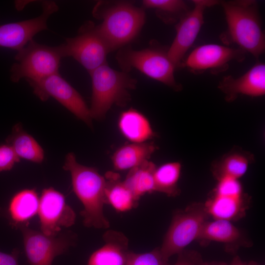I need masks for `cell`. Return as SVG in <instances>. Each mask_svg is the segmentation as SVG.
<instances>
[{
    "label": "cell",
    "mask_w": 265,
    "mask_h": 265,
    "mask_svg": "<svg viewBox=\"0 0 265 265\" xmlns=\"http://www.w3.org/2000/svg\"><path fill=\"white\" fill-rule=\"evenodd\" d=\"M63 168L70 173L73 189L83 205L80 212L86 227L107 229L110 226L104 212L106 204V180L97 169L80 164L73 153H68Z\"/></svg>",
    "instance_id": "cell-1"
},
{
    "label": "cell",
    "mask_w": 265,
    "mask_h": 265,
    "mask_svg": "<svg viewBox=\"0 0 265 265\" xmlns=\"http://www.w3.org/2000/svg\"><path fill=\"white\" fill-rule=\"evenodd\" d=\"M225 14L226 31L221 39L226 44L239 49L258 58L265 50V34L262 27L258 5L255 0L219 1Z\"/></svg>",
    "instance_id": "cell-2"
},
{
    "label": "cell",
    "mask_w": 265,
    "mask_h": 265,
    "mask_svg": "<svg viewBox=\"0 0 265 265\" xmlns=\"http://www.w3.org/2000/svg\"><path fill=\"white\" fill-rule=\"evenodd\" d=\"M92 13L96 18L102 20L97 28L111 51L133 40L145 20L143 8L128 1H101L95 6Z\"/></svg>",
    "instance_id": "cell-3"
},
{
    "label": "cell",
    "mask_w": 265,
    "mask_h": 265,
    "mask_svg": "<svg viewBox=\"0 0 265 265\" xmlns=\"http://www.w3.org/2000/svg\"><path fill=\"white\" fill-rule=\"evenodd\" d=\"M92 80V98L89 111L92 119L101 120L113 105H126L129 91L136 80L124 71H116L106 63L89 73Z\"/></svg>",
    "instance_id": "cell-4"
},
{
    "label": "cell",
    "mask_w": 265,
    "mask_h": 265,
    "mask_svg": "<svg viewBox=\"0 0 265 265\" xmlns=\"http://www.w3.org/2000/svg\"><path fill=\"white\" fill-rule=\"evenodd\" d=\"M62 56L58 46L51 47L33 39L17 52L15 62L10 70V79L14 82L41 80L59 73Z\"/></svg>",
    "instance_id": "cell-5"
},
{
    "label": "cell",
    "mask_w": 265,
    "mask_h": 265,
    "mask_svg": "<svg viewBox=\"0 0 265 265\" xmlns=\"http://www.w3.org/2000/svg\"><path fill=\"white\" fill-rule=\"evenodd\" d=\"M116 58L125 72L135 68L176 91L182 89L181 85L175 79L174 71L177 67L169 57L167 50L156 47L141 50L128 47L120 50Z\"/></svg>",
    "instance_id": "cell-6"
},
{
    "label": "cell",
    "mask_w": 265,
    "mask_h": 265,
    "mask_svg": "<svg viewBox=\"0 0 265 265\" xmlns=\"http://www.w3.org/2000/svg\"><path fill=\"white\" fill-rule=\"evenodd\" d=\"M209 216L204 204L201 203L191 204L184 210L176 212L159 247L163 257L168 261L198 239Z\"/></svg>",
    "instance_id": "cell-7"
},
{
    "label": "cell",
    "mask_w": 265,
    "mask_h": 265,
    "mask_svg": "<svg viewBox=\"0 0 265 265\" xmlns=\"http://www.w3.org/2000/svg\"><path fill=\"white\" fill-rule=\"evenodd\" d=\"M58 47L62 58L73 57L89 73L106 63L111 51L97 26L90 21L80 27L76 36L65 38Z\"/></svg>",
    "instance_id": "cell-8"
},
{
    "label": "cell",
    "mask_w": 265,
    "mask_h": 265,
    "mask_svg": "<svg viewBox=\"0 0 265 265\" xmlns=\"http://www.w3.org/2000/svg\"><path fill=\"white\" fill-rule=\"evenodd\" d=\"M18 228L23 234L27 265H52L56 256L63 254L75 243L76 236L71 232L47 236L27 225Z\"/></svg>",
    "instance_id": "cell-9"
},
{
    "label": "cell",
    "mask_w": 265,
    "mask_h": 265,
    "mask_svg": "<svg viewBox=\"0 0 265 265\" xmlns=\"http://www.w3.org/2000/svg\"><path fill=\"white\" fill-rule=\"evenodd\" d=\"M42 101L53 98L89 127L92 125L89 108L80 94L59 73L38 80L27 81Z\"/></svg>",
    "instance_id": "cell-10"
},
{
    "label": "cell",
    "mask_w": 265,
    "mask_h": 265,
    "mask_svg": "<svg viewBox=\"0 0 265 265\" xmlns=\"http://www.w3.org/2000/svg\"><path fill=\"white\" fill-rule=\"evenodd\" d=\"M193 8L178 22L176 34L167 50L169 57L176 67L182 64V61L187 51L196 40L204 23L205 9L219 3L214 0H193Z\"/></svg>",
    "instance_id": "cell-11"
},
{
    "label": "cell",
    "mask_w": 265,
    "mask_h": 265,
    "mask_svg": "<svg viewBox=\"0 0 265 265\" xmlns=\"http://www.w3.org/2000/svg\"><path fill=\"white\" fill-rule=\"evenodd\" d=\"M37 213L41 232L47 236H55L63 228L72 226L76 217L63 194L53 187L42 190Z\"/></svg>",
    "instance_id": "cell-12"
},
{
    "label": "cell",
    "mask_w": 265,
    "mask_h": 265,
    "mask_svg": "<svg viewBox=\"0 0 265 265\" xmlns=\"http://www.w3.org/2000/svg\"><path fill=\"white\" fill-rule=\"evenodd\" d=\"M41 14L30 19L0 25V47L16 51L24 48L38 32L48 29L47 21L58 10L54 1H43Z\"/></svg>",
    "instance_id": "cell-13"
},
{
    "label": "cell",
    "mask_w": 265,
    "mask_h": 265,
    "mask_svg": "<svg viewBox=\"0 0 265 265\" xmlns=\"http://www.w3.org/2000/svg\"><path fill=\"white\" fill-rule=\"evenodd\" d=\"M245 53L239 48L213 44L203 45L193 50L182 64L195 74L208 70L217 73L227 69L231 61H243Z\"/></svg>",
    "instance_id": "cell-14"
},
{
    "label": "cell",
    "mask_w": 265,
    "mask_h": 265,
    "mask_svg": "<svg viewBox=\"0 0 265 265\" xmlns=\"http://www.w3.org/2000/svg\"><path fill=\"white\" fill-rule=\"evenodd\" d=\"M218 87L227 102H232L241 95L253 97L263 96L265 94V65L258 62L238 78L225 76Z\"/></svg>",
    "instance_id": "cell-15"
},
{
    "label": "cell",
    "mask_w": 265,
    "mask_h": 265,
    "mask_svg": "<svg viewBox=\"0 0 265 265\" xmlns=\"http://www.w3.org/2000/svg\"><path fill=\"white\" fill-rule=\"evenodd\" d=\"M103 238L104 245L92 253L86 265H126L130 252L127 237L121 232L109 230Z\"/></svg>",
    "instance_id": "cell-16"
},
{
    "label": "cell",
    "mask_w": 265,
    "mask_h": 265,
    "mask_svg": "<svg viewBox=\"0 0 265 265\" xmlns=\"http://www.w3.org/2000/svg\"><path fill=\"white\" fill-rule=\"evenodd\" d=\"M117 123L121 134L131 142H146L155 136L148 118L135 109L130 108L122 112Z\"/></svg>",
    "instance_id": "cell-17"
},
{
    "label": "cell",
    "mask_w": 265,
    "mask_h": 265,
    "mask_svg": "<svg viewBox=\"0 0 265 265\" xmlns=\"http://www.w3.org/2000/svg\"><path fill=\"white\" fill-rule=\"evenodd\" d=\"M156 148L153 142L148 141L123 145L111 156L113 167L116 171L130 170L149 160Z\"/></svg>",
    "instance_id": "cell-18"
},
{
    "label": "cell",
    "mask_w": 265,
    "mask_h": 265,
    "mask_svg": "<svg viewBox=\"0 0 265 265\" xmlns=\"http://www.w3.org/2000/svg\"><path fill=\"white\" fill-rule=\"evenodd\" d=\"M39 198L34 189H25L16 193L10 199L7 213L12 224L18 227L27 225L28 221L38 212Z\"/></svg>",
    "instance_id": "cell-19"
},
{
    "label": "cell",
    "mask_w": 265,
    "mask_h": 265,
    "mask_svg": "<svg viewBox=\"0 0 265 265\" xmlns=\"http://www.w3.org/2000/svg\"><path fill=\"white\" fill-rule=\"evenodd\" d=\"M105 196L106 204L117 212H128L138 205V200L120 179L117 173L109 171L106 174Z\"/></svg>",
    "instance_id": "cell-20"
},
{
    "label": "cell",
    "mask_w": 265,
    "mask_h": 265,
    "mask_svg": "<svg viewBox=\"0 0 265 265\" xmlns=\"http://www.w3.org/2000/svg\"><path fill=\"white\" fill-rule=\"evenodd\" d=\"M244 200L243 195H225L213 192L204 204L209 215L214 219L231 221L243 215L246 208Z\"/></svg>",
    "instance_id": "cell-21"
},
{
    "label": "cell",
    "mask_w": 265,
    "mask_h": 265,
    "mask_svg": "<svg viewBox=\"0 0 265 265\" xmlns=\"http://www.w3.org/2000/svg\"><path fill=\"white\" fill-rule=\"evenodd\" d=\"M6 142L20 159L36 163H41L44 159L42 147L33 137L23 130L21 124L14 127Z\"/></svg>",
    "instance_id": "cell-22"
},
{
    "label": "cell",
    "mask_w": 265,
    "mask_h": 265,
    "mask_svg": "<svg viewBox=\"0 0 265 265\" xmlns=\"http://www.w3.org/2000/svg\"><path fill=\"white\" fill-rule=\"evenodd\" d=\"M252 159L251 154L234 150L213 163L212 171L217 180L224 177L238 180L246 173Z\"/></svg>",
    "instance_id": "cell-23"
},
{
    "label": "cell",
    "mask_w": 265,
    "mask_h": 265,
    "mask_svg": "<svg viewBox=\"0 0 265 265\" xmlns=\"http://www.w3.org/2000/svg\"><path fill=\"white\" fill-rule=\"evenodd\" d=\"M156 167L153 162L148 160L130 169L123 180L138 200L145 194L155 191L154 172Z\"/></svg>",
    "instance_id": "cell-24"
},
{
    "label": "cell",
    "mask_w": 265,
    "mask_h": 265,
    "mask_svg": "<svg viewBox=\"0 0 265 265\" xmlns=\"http://www.w3.org/2000/svg\"><path fill=\"white\" fill-rule=\"evenodd\" d=\"M241 237L240 231L231 221L214 219L205 223L198 239L228 244L238 241Z\"/></svg>",
    "instance_id": "cell-25"
},
{
    "label": "cell",
    "mask_w": 265,
    "mask_h": 265,
    "mask_svg": "<svg viewBox=\"0 0 265 265\" xmlns=\"http://www.w3.org/2000/svg\"><path fill=\"white\" fill-rule=\"evenodd\" d=\"M181 169V164L178 161L168 162L156 166L154 172L155 191L168 196H176L179 192L178 183Z\"/></svg>",
    "instance_id": "cell-26"
},
{
    "label": "cell",
    "mask_w": 265,
    "mask_h": 265,
    "mask_svg": "<svg viewBox=\"0 0 265 265\" xmlns=\"http://www.w3.org/2000/svg\"><path fill=\"white\" fill-rule=\"evenodd\" d=\"M142 5L144 8L155 9L157 16L167 24L179 22L190 10L181 0H144Z\"/></svg>",
    "instance_id": "cell-27"
},
{
    "label": "cell",
    "mask_w": 265,
    "mask_h": 265,
    "mask_svg": "<svg viewBox=\"0 0 265 265\" xmlns=\"http://www.w3.org/2000/svg\"><path fill=\"white\" fill-rule=\"evenodd\" d=\"M168 261L162 256L159 247L143 253L130 251L126 265H168Z\"/></svg>",
    "instance_id": "cell-28"
},
{
    "label": "cell",
    "mask_w": 265,
    "mask_h": 265,
    "mask_svg": "<svg viewBox=\"0 0 265 265\" xmlns=\"http://www.w3.org/2000/svg\"><path fill=\"white\" fill-rule=\"evenodd\" d=\"M20 159L8 144L0 145V172L10 170Z\"/></svg>",
    "instance_id": "cell-29"
},
{
    "label": "cell",
    "mask_w": 265,
    "mask_h": 265,
    "mask_svg": "<svg viewBox=\"0 0 265 265\" xmlns=\"http://www.w3.org/2000/svg\"><path fill=\"white\" fill-rule=\"evenodd\" d=\"M19 251L14 249L11 253L0 251V265H19L18 257Z\"/></svg>",
    "instance_id": "cell-30"
},
{
    "label": "cell",
    "mask_w": 265,
    "mask_h": 265,
    "mask_svg": "<svg viewBox=\"0 0 265 265\" xmlns=\"http://www.w3.org/2000/svg\"><path fill=\"white\" fill-rule=\"evenodd\" d=\"M178 255L179 258L173 265H198L200 263L196 261L195 254H185L183 251Z\"/></svg>",
    "instance_id": "cell-31"
},
{
    "label": "cell",
    "mask_w": 265,
    "mask_h": 265,
    "mask_svg": "<svg viewBox=\"0 0 265 265\" xmlns=\"http://www.w3.org/2000/svg\"><path fill=\"white\" fill-rule=\"evenodd\" d=\"M198 265H226L223 263H202L200 262Z\"/></svg>",
    "instance_id": "cell-32"
},
{
    "label": "cell",
    "mask_w": 265,
    "mask_h": 265,
    "mask_svg": "<svg viewBox=\"0 0 265 265\" xmlns=\"http://www.w3.org/2000/svg\"><path fill=\"white\" fill-rule=\"evenodd\" d=\"M231 265H246L243 263H242L240 259L238 258H236L234 260L233 263Z\"/></svg>",
    "instance_id": "cell-33"
}]
</instances>
